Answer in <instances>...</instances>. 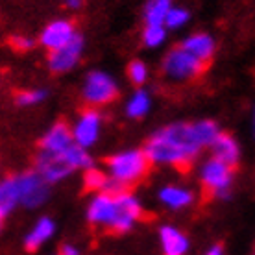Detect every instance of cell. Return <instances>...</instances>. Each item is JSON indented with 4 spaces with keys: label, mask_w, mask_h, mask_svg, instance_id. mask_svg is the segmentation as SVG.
<instances>
[{
    "label": "cell",
    "mask_w": 255,
    "mask_h": 255,
    "mask_svg": "<svg viewBox=\"0 0 255 255\" xmlns=\"http://www.w3.org/2000/svg\"><path fill=\"white\" fill-rule=\"evenodd\" d=\"M142 217L139 202L128 191L100 192L91 202L87 218L93 226L106 228L111 233H124Z\"/></svg>",
    "instance_id": "2"
},
{
    "label": "cell",
    "mask_w": 255,
    "mask_h": 255,
    "mask_svg": "<svg viewBox=\"0 0 255 255\" xmlns=\"http://www.w3.org/2000/svg\"><path fill=\"white\" fill-rule=\"evenodd\" d=\"M254 126H255V119H254Z\"/></svg>",
    "instance_id": "30"
},
{
    "label": "cell",
    "mask_w": 255,
    "mask_h": 255,
    "mask_svg": "<svg viewBox=\"0 0 255 255\" xmlns=\"http://www.w3.org/2000/svg\"><path fill=\"white\" fill-rule=\"evenodd\" d=\"M211 152H213V157L218 161H222L224 165L231 166V168H235L239 165V146H237V142L231 139L230 135L226 133H220L215 139V142L211 144Z\"/></svg>",
    "instance_id": "14"
},
{
    "label": "cell",
    "mask_w": 255,
    "mask_h": 255,
    "mask_svg": "<svg viewBox=\"0 0 255 255\" xmlns=\"http://www.w3.org/2000/svg\"><path fill=\"white\" fill-rule=\"evenodd\" d=\"M170 0H152L146 6V24L148 26H163L170 13Z\"/></svg>",
    "instance_id": "19"
},
{
    "label": "cell",
    "mask_w": 255,
    "mask_h": 255,
    "mask_svg": "<svg viewBox=\"0 0 255 255\" xmlns=\"http://www.w3.org/2000/svg\"><path fill=\"white\" fill-rule=\"evenodd\" d=\"M54 233V222H52L50 218H41L37 224H35V228H33L24 239V246L28 252H35V250L41 246V244H45L48 239L52 237Z\"/></svg>",
    "instance_id": "17"
},
{
    "label": "cell",
    "mask_w": 255,
    "mask_h": 255,
    "mask_svg": "<svg viewBox=\"0 0 255 255\" xmlns=\"http://www.w3.org/2000/svg\"><path fill=\"white\" fill-rule=\"evenodd\" d=\"M231 179H233V168L215 157H211L202 168V183L205 191L213 192L217 196H226Z\"/></svg>",
    "instance_id": "6"
},
{
    "label": "cell",
    "mask_w": 255,
    "mask_h": 255,
    "mask_svg": "<svg viewBox=\"0 0 255 255\" xmlns=\"http://www.w3.org/2000/svg\"><path fill=\"white\" fill-rule=\"evenodd\" d=\"M218 135L217 124L211 121L172 124L153 135L146 142L144 152L153 165H172L187 170L198 152L204 146H211Z\"/></svg>",
    "instance_id": "1"
},
{
    "label": "cell",
    "mask_w": 255,
    "mask_h": 255,
    "mask_svg": "<svg viewBox=\"0 0 255 255\" xmlns=\"http://www.w3.org/2000/svg\"><path fill=\"white\" fill-rule=\"evenodd\" d=\"M181 46L187 52H191L194 58L209 65L213 56H215V41L207 33H192L181 43Z\"/></svg>",
    "instance_id": "13"
},
{
    "label": "cell",
    "mask_w": 255,
    "mask_h": 255,
    "mask_svg": "<svg viewBox=\"0 0 255 255\" xmlns=\"http://www.w3.org/2000/svg\"><path fill=\"white\" fill-rule=\"evenodd\" d=\"M207 255H224V254H222V248H220V246H213V248L207 252Z\"/></svg>",
    "instance_id": "29"
},
{
    "label": "cell",
    "mask_w": 255,
    "mask_h": 255,
    "mask_svg": "<svg viewBox=\"0 0 255 255\" xmlns=\"http://www.w3.org/2000/svg\"><path fill=\"white\" fill-rule=\"evenodd\" d=\"M59 255H78V250L70 244H65L63 248L59 250Z\"/></svg>",
    "instance_id": "27"
},
{
    "label": "cell",
    "mask_w": 255,
    "mask_h": 255,
    "mask_svg": "<svg viewBox=\"0 0 255 255\" xmlns=\"http://www.w3.org/2000/svg\"><path fill=\"white\" fill-rule=\"evenodd\" d=\"M205 69H207V63L194 58L191 52H187L181 45L168 52L165 61H163L165 74L172 80H178V82H187V80H194V78L202 76Z\"/></svg>",
    "instance_id": "4"
},
{
    "label": "cell",
    "mask_w": 255,
    "mask_h": 255,
    "mask_svg": "<svg viewBox=\"0 0 255 255\" xmlns=\"http://www.w3.org/2000/svg\"><path fill=\"white\" fill-rule=\"evenodd\" d=\"M45 96V91H22V93L15 96V102L19 104V106H32V104L41 102Z\"/></svg>",
    "instance_id": "24"
},
{
    "label": "cell",
    "mask_w": 255,
    "mask_h": 255,
    "mask_svg": "<svg viewBox=\"0 0 255 255\" xmlns=\"http://www.w3.org/2000/svg\"><path fill=\"white\" fill-rule=\"evenodd\" d=\"M187 19H189V13L185 9H170L168 17H166L165 24L168 28H179L181 24H185Z\"/></svg>",
    "instance_id": "25"
},
{
    "label": "cell",
    "mask_w": 255,
    "mask_h": 255,
    "mask_svg": "<svg viewBox=\"0 0 255 255\" xmlns=\"http://www.w3.org/2000/svg\"><path fill=\"white\" fill-rule=\"evenodd\" d=\"M72 170H76L70 165L67 157L61 153H52V152H41L37 157V172L48 181V183H56L59 179L67 178Z\"/></svg>",
    "instance_id": "8"
},
{
    "label": "cell",
    "mask_w": 255,
    "mask_h": 255,
    "mask_svg": "<svg viewBox=\"0 0 255 255\" xmlns=\"http://www.w3.org/2000/svg\"><path fill=\"white\" fill-rule=\"evenodd\" d=\"M17 204H20V189L17 176H11L4 179L0 187V217L6 218Z\"/></svg>",
    "instance_id": "16"
},
{
    "label": "cell",
    "mask_w": 255,
    "mask_h": 255,
    "mask_svg": "<svg viewBox=\"0 0 255 255\" xmlns=\"http://www.w3.org/2000/svg\"><path fill=\"white\" fill-rule=\"evenodd\" d=\"M109 174H104L102 170H96V168H89L85 170V176H83V187L87 191H102L106 192L109 187Z\"/></svg>",
    "instance_id": "20"
},
{
    "label": "cell",
    "mask_w": 255,
    "mask_h": 255,
    "mask_svg": "<svg viewBox=\"0 0 255 255\" xmlns=\"http://www.w3.org/2000/svg\"><path fill=\"white\" fill-rule=\"evenodd\" d=\"M83 98L89 106H104L117 98L115 82L104 72H91L85 80Z\"/></svg>",
    "instance_id": "5"
},
{
    "label": "cell",
    "mask_w": 255,
    "mask_h": 255,
    "mask_svg": "<svg viewBox=\"0 0 255 255\" xmlns=\"http://www.w3.org/2000/svg\"><path fill=\"white\" fill-rule=\"evenodd\" d=\"M159 200L172 209H181V207L191 205L192 192L187 191V189H181V187H165L159 192Z\"/></svg>",
    "instance_id": "18"
},
{
    "label": "cell",
    "mask_w": 255,
    "mask_h": 255,
    "mask_svg": "<svg viewBox=\"0 0 255 255\" xmlns=\"http://www.w3.org/2000/svg\"><path fill=\"white\" fill-rule=\"evenodd\" d=\"M98 129H100V113L96 109L83 111L76 128H74V140L82 148L91 146L98 139Z\"/></svg>",
    "instance_id": "10"
},
{
    "label": "cell",
    "mask_w": 255,
    "mask_h": 255,
    "mask_svg": "<svg viewBox=\"0 0 255 255\" xmlns=\"http://www.w3.org/2000/svg\"><path fill=\"white\" fill-rule=\"evenodd\" d=\"M161 235V246L165 255H185L189 250V241L187 237L178 231L172 226H165L159 231Z\"/></svg>",
    "instance_id": "15"
},
{
    "label": "cell",
    "mask_w": 255,
    "mask_h": 255,
    "mask_svg": "<svg viewBox=\"0 0 255 255\" xmlns=\"http://www.w3.org/2000/svg\"><path fill=\"white\" fill-rule=\"evenodd\" d=\"M74 35H76V32H74L72 22H69V20H56V22L48 24V28L43 32L41 43L48 50H56V48H61L63 45H67Z\"/></svg>",
    "instance_id": "11"
},
{
    "label": "cell",
    "mask_w": 255,
    "mask_h": 255,
    "mask_svg": "<svg viewBox=\"0 0 255 255\" xmlns=\"http://www.w3.org/2000/svg\"><path fill=\"white\" fill-rule=\"evenodd\" d=\"M128 76L129 80L135 83V85H142V83L146 82V65L142 63V61H131L129 67H128Z\"/></svg>",
    "instance_id": "23"
},
{
    "label": "cell",
    "mask_w": 255,
    "mask_h": 255,
    "mask_svg": "<svg viewBox=\"0 0 255 255\" xmlns=\"http://www.w3.org/2000/svg\"><path fill=\"white\" fill-rule=\"evenodd\" d=\"M20 189V204L26 207H37L48 198V181L41 174L35 172H24L17 176Z\"/></svg>",
    "instance_id": "7"
},
{
    "label": "cell",
    "mask_w": 255,
    "mask_h": 255,
    "mask_svg": "<svg viewBox=\"0 0 255 255\" xmlns=\"http://www.w3.org/2000/svg\"><path fill=\"white\" fill-rule=\"evenodd\" d=\"M72 140H74V131H70L65 122H59L41 139V150L43 152L61 153L72 146Z\"/></svg>",
    "instance_id": "12"
},
{
    "label": "cell",
    "mask_w": 255,
    "mask_h": 255,
    "mask_svg": "<svg viewBox=\"0 0 255 255\" xmlns=\"http://www.w3.org/2000/svg\"><path fill=\"white\" fill-rule=\"evenodd\" d=\"M150 165H152V161L148 159L144 150L142 152L140 150H129V152L117 153V155L106 161L109 178L117 181L126 191L128 187L139 183L140 179L146 176L148 170H150Z\"/></svg>",
    "instance_id": "3"
},
{
    "label": "cell",
    "mask_w": 255,
    "mask_h": 255,
    "mask_svg": "<svg viewBox=\"0 0 255 255\" xmlns=\"http://www.w3.org/2000/svg\"><path fill=\"white\" fill-rule=\"evenodd\" d=\"M83 0H65V4L70 7V9H78V7L82 6Z\"/></svg>",
    "instance_id": "28"
},
{
    "label": "cell",
    "mask_w": 255,
    "mask_h": 255,
    "mask_svg": "<svg viewBox=\"0 0 255 255\" xmlns=\"http://www.w3.org/2000/svg\"><path fill=\"white\" fill-rule=\"evenodd\" d=\"M148 108H150V96H148V93H144V91H137L133 95V98L129 100V104H128V115L133 117V119H139V117H142L144 113L148 111Z\"/></svg>",
    "instance_id": "21"
},
{
    "label": "cell",
    "mask_w": 255,
    "mask_h": 255,
    "mask_svg": "<svg viewBox=\"0 0 255 255\" xmlns=\"http://www.w3.org/2000/svg\"><path fill=\"white\" fill-rule=\"evenodd\" d=\"M9 45H11V48H15V50L19 52H24V50H30L33 46V41L28 37H19V35H13V37H9Z\"/></svg>",
    "instance_id": "26"
},
{
    "label": "cell",
    "mask_w": 255,
    "mask_h": 255,
    "mask_svg": "<svg viewBox=\"0 0 255 255\" xmlns=\"http://www.w3.org/2000/svg\"><path fill=\"white\" fill-rule=\"evenodd\" d=\"M82 48L83 39L82 35L76 33L67 45H63L61 48H56V50H50V54H48V67H50V70L52 72H65V70L72 69L78 63V59H80Z\"/></svg>",
    "instance_id": "9"
},
{
    "label": "cell",
    "mask_w": 255,
    "mask_h": 255,
    "mask_svg": "<svg viewBox=\"0 0 255 255\" xmlns=\"http://www.w3.org/2000/svg\"><path fill=\"white\" fill-rule=\"evenodd\" d=\"M142 39H144L146 46H159L165 41V28L163 26H148L142 33Z\"/></svg>",
    "instance_id": "22"
}]
</instances>
